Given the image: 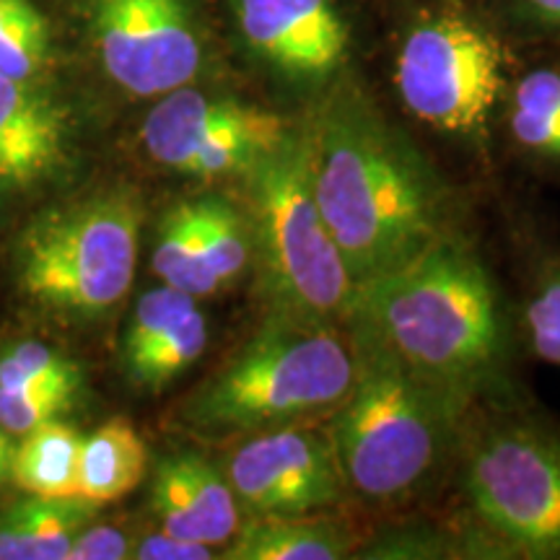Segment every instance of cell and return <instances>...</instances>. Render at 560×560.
<instances>
[{
  "label": "cell",
  "mask_w": 560,
  "mask_h": 560,
  "mask_svg": "<svg viewBox=\"0 0 560 560\" xmlns=\"http://www.w3.org/2000/svg\"><path fill=\"white\" fill-rule=\"evenodd\" d=\"M306 130L314 198L353 285L452 231L441 174L363 91H335Z\"/></svg>",
  "instance_id": "1"
},
{
  "label": "cell",
  "mask_w": 560,
  "mask_h": 560,
  "mask_svg": "<svg viewBox=\"0 0 560 560\" xmlns=\"http://www.w3.org/2000/svg\"><path fill=\"white\" fill-rule=\"evenodd\" d=\"M342 322L348 338L382 348L470 400L503 380L514 350L499 283L454 231L355 285Z\"/></svg>",
  "instance_id": "2"
},
{
  "label": "cell",
  "mask_w": 560,
  "mask_h": 560,
  "mask_svg": "<svg viewBox=\"0 0 560 560\" xmlns=\"http://www.w3.org/2000/svg\"><path fill=\"white\" fill-rule=\"evenodd\" d=\"M350 346L355 376L327 431L346 488L376 506L418 499L457 454L470 397L366 340Z\"/></svg>",
  "instance_id": "3"
},
{
  "label": "cell",
  "mask_w": 560,
  "mask_h": 560,
  "mask_svg": "<svg viewBox=\"0 0 560 560\" xmlns=\"http://www.w3.org/2000/svg\"><path fill=\"white\" fill-rule=\"evenodd\" d=\"M242 179L252 257L270 314L314 325L342 322L355 285L314 198L306 125L285 130Z\"/></svg>",
  "instance_id": "4"
},
{
  "label": "cell",
  "mask_w": 560,
  "mask_h": 560,
  "mask_svg": "<svg viewBox=\"0 0 560 560\" xmlns=\"http://www.w3.org/2000/svg\"><path fill=\"white\" fill-rule=\"evenodd\" d=\"M355 376L348 335L268 314L247 346L206 384L190 405L195 425L257 433L332 412Z\"/></svg>",
  "instance_id": "5"
},
{
  "label": "cell",
  "mask_w": 560,
  "mask_h": 560,
  "mask_svg": "<svg viewBox=\"0 0 560 560\" xmlns=\"http://www.w3.org/2000/svg\"><path fill=\"white\" fill-rule=\"evenodd\" d=\"M465 495L506 556L560 560V425L511 410L470 439Z\"/></svg>",
  "instance_id": "6"
},
{
  "label": "cell",
  "mask_w": 560,
  "mask_h": 560,
  "mask_svg": "<svg viewBox=\"0 0 560 560\" xmlns=\"http://www.w3.org/2000/svg\"><path fill=\"white\" fill-rule=\"evenodd\" d=\"M143 210L130 190L45 215L21 242V289L42 306L102 314L130 291Z\"/></svg>",
  "instance_id": "7"
},
{
  "label": "cell",
  "mask_w": 560,
  "mask_h": 560,
  "mask_svg": "<svg viewBox=\"0 0 560 560\" xmlns=\"http://www.w3.org/2000/svg\"><path fill=\"white\" fill-rule=\"evenodd\" d=\"M405 109L454 138H486L506 86L501 42L459 13L420 19L395 60Z\"/></svg>",
  "instance_id": "8"
},
{
  "label": "cell",
  "mask_w": 560,
  "mask_h": 560,
  "mask_svg": "<svg viewBox=\"0 0 560 560\" xmlns=\"http://www.w3.org/2000/svg\"><path fill=\"white\" fill-rule=\"evenodd\" d=\"M291 125L276 112L195 89H174L149 112L140 138L156 164L187 177L242 174L268 153Z\"/></svg>",
  "instance_id": "9"
},
{
  "label": "cell",
  "mask_w": 560,
  "mask_h": 560,
  "mask_svg": "<svg viewBox=\"0 0 560 560\" xmlns=\"http://www.w3.org/2000/svg\"><path fill=\"white\" fill-rule=\"evenodd\" d=\"M104 70L132 96H164L198 75L202 45L187 0H94Z\"/></svg>",
  "instance_id": "10"
},
{
  "label": "cell",
  "mask_w": 560,
  "mask_h": 560,
  "mask_svg": "<svg viewBox=\"0 0 560 560\" xmlns=\"http://www.w3.org/2000/svg\"><path fill=\"white\" fill-rule=\"evenodd\" d=\"M226 480L249 516L319 514L348 493L327 431L296 423L252 433L231 454Z\"/></svg>",
  "instance_id": "11"
},
{
  "label": "cell",
  "mask_w": 560,
  "mask_h": 560,
  "mask_svg": "<svg viewBox=\"0 0 560 560\" xmlns=\"http://www.w3.org/2000/svg\"><path fill=\"white\" fill-rule=\"evenodd\" d=\"M247 50L291 86L319 89L348 60L350 30L338 0H234Z\"/></svg>",
  "instance_id": "12"
},
{
  "label": "cell",
  "mask_w": 560,
  "mask_h": 560,
  "mask_svg": "<svg viewBox=\"0 0 560 560\" xmlns=\"http://www.w3.org/2000/svg\"><path fill=\"white\" fill-rule=\"evenodd\" d=\"M151 506L161 532L208 548L234 540L242 527L240 501L226 475L195 452H179L159 462Z\"/></svg>",
  "instance_id": "13"
},
{
  "label": "cell",
  "mask_w": 560,
  "mask_h": 560,
  "mask_svg": "<svg viewBox=\"0 0 560 560\" xmlns=\"http://www.w3.org/2000/svg\"><path fill=\"white\" fill-rule=\"evenodd\" d=\"M68 122L32 81L0 75V187L26 190L66 164Z\"/></svg>",
  "instance_id": "14"
},
{
  "label": "cell",
  "mask_w": 560,
  "mask_h": 560,
  "mask_svg": "<svg viewBox=\"0 0 560 560\" xmlns=\"http://www.w3.org/2000/svg\"><path fill=\"white\" fill-rule=\"evenodd\" d=\"M353 550L342 520L322 514L252 516L223 558L234 560H340Z\"/></svg>",
  "instance_id": "15"
},
{
  "label": "cell",
  "mask_w": 560,
  "mask_h": 560,
  "mask_svg": "<svg viewBox=\"0 0 560 560\" xmlns=\"http://www.w3.org/2000/svg\"><path fill=\"white\" fill-rule=\"evenodd\" d=\"M21 436L24 439L13 446L11 457V478L16 480V486L42 499L79 495L81 433L52 418Z\"/></svg>",
  "instance_id": "16"
},
{
  "label": "cell",
  "mask_w": 560,
  "mask_h": 560,
  "mask_svg": "<svg viewBox=\"0 0 560 560\" xmlns=\"http://www.w3.org/2000/svg\"><path fill=\"white\" fill-rule=\"evenodd\" d=\"M145 467L149 452L138 431L122 418L109 420L83 439L79 495L96 506L122 499L140 486Z\"/></svg>",
  "instance_id": "17"
},
{
  "label": "cell",
  "mask_w": 560,
  "mask_h": 560,
  "mask_svg": "<svg viewBox=\"0 0 560 560\" xmlns=\"http://www.w3.org/2000/svg\"><path fill=\"white\" fill-rule=\"evenodd\" d=\"M509 132L532 161L560 172V66L532 68L514 83Z\"/></svg>",
  "instance_id": "18"
},
{
  "label": "cell",
  "mask_w": 560,
  "mask_h": 560,
  "mask_svg": "<svg viewBox=\"0 0 560 560\" xmlns=\"http://www.w3.org/2000/svg\"><path fill=\"white\" fill-rule=\"evenodd\" d=\"M96 503L83 495H60L30 501L13 506L3 527L19 545L21 560H68L75 535L94 520Z\"/></svg>",
  "instance_id": "19"
},
{
  "label": "cell",
  "mask_w": 560,
  "mask_h": 560,
  "mask_svg": "<svg viewBox=\"0 0 560 560\" xmlns=\"http://www.w3.org/2000/svg\"><path fill=\"white\" fill-rule=\"evenodd\" d=\"M153 272L164 280V285L190 293L195 299L210 296L221 289L202 255L192 200L179 202L161 221L159 242L153 249Z\"/></svg>",
  "instance_id": "20"
},
{
  "label": "cell",
  "mask_w": 560,
  "mask_h": 560,
  "mask_svg": "<svg viewBox=\"0 0 560 560\" xmlns=\"http://www.w3.org/2000/svg\"><path fill=\"white\" fill-rule=\"evenodd\" d=\"M50 32L32 0H0V75L32 81L47 60Z\"/></svg>",
  "instance_id": "21"
},
{
  "label": "cell",
  "mask_w": 560,
  "mask_h": 560,
  "mask_svg": "<svg viewBox=\"0 0 560 560\" xmlns=\"http://www.w3.org/2000/svg\"><path fill=\"white\" fill-rule=\"evenodd\" d=\"M208 346V322L202 317L198 306H192L185 317H179L174 325L161 335V340L149 353L140 359L136 366L128 369L132 382L140 387L161 389L164 384L177 380L182 371H187L200 359Z\"/></svg>",
  "instance_id": "22"
},
{
  "label": "cell",
  "mask_w": 560,
  "mask_h": 560,
  "mask_svg": "<svg viewBox=\"0 0 560 560\" xmlns=\"http://www.w3.org/2000/svg\"><path fill=\"white\" fill-rule=\"evenodd\" d=\"M524 330L532 353L560 369V255L540 257L532 272Z\"/></svg>",
  "instance_id": "23"
},
{
  "label": "cell",
  "mask_w": 560,
  "mask_h": 560,
  "mask_svg": "<svg viewBox=\"0 0 560 560\" xmlns=\"http://www.w3.org/2000/svg\"><path fill=\"white\" fill-rule=\"evenodd\" d=\"M81 374L73 361L62 359L42 342H19L0 359V387L9 389H52L75 395Z\"/></svg>",
  "instance_id": "24"
},
{
  "label": "cell",
  "mask_w": 560,
  "mask_h": 560,
  "mask_svg": "<svg viewBox=\"0 0 560 560\" xmlns=\"http://www.w3.org/2000/svg\"><path fill=\"white\" fill-rule=\"evenodd\" d=\"M192 306H198L195 304V296L172 289V285H161V289L143 293L136 312H132L130 327L122 340L125 369L136 366V363L161 340V335L170 330L179 317H185Z\"/></svg>",
  "instance_id": "25"
},
{
  "label": "cell",
  "mask_w": 560,
  "mask_h": 560,
  "mask_svg": "<svg viewBox=\"0 0 560 560\" xmlns=\"http://www.w3.org/2000/svg\"><path fill=\"white\" fill-rule=\"evenodd\" d=\"M70 402H73V395H66V392L0 387V429L26 433L68 410Z\"/></svg>",
  "instance_id": "26"
},
{
  "label": "cell",
  "mask_w": 560,
  "mask_h": 560,
  "mask_svg": "<svg viewBox=\"0 0 560 560\" xmlns=\"http://www.w3.org/2000/svg\"><path fill=\"white\" fill-rule=\"evenodd\" d=\"M130 556V542L117 527L102 524L75 535L68 560H120Z\"/></svg>",
  "instance_id": "27"
},
{
  "label": "cell",
  "mask_w": 560,
  "mask_h": 560,
  "mask_svg": "<svg viewBox=\"0 0 560 560\" xmlns=\"http://www.w3.org/2000/svg\"><path fill=\"white\" fill-rule=\"evenodd\" d=\"M210 556H213V548H208V545L182 540V537L166 535V532L145 537L132 552V558L140 560H206Z\"/></svg>",
  "instance_id": "28"
},
{
  "label": "cell",
  "mask_w": 560,
  "mask_h": 560,
  "mask_svg": "<svg viewBox=\"0 0 560 560\" xmlns=\"http://www.w3.org/2000/svg\"><path fill=\"white\" fill-rule=\"evenodd\" d=\"M516 5L537 32L560 39V0H516Z\"/></svg>",
  "instance_id": "29"
},
{
  "label": "cell",
  "mask_w": 560,
  "mask_h": 560,
  "mask_svg": "<svg viewBox=\"0 0 560 560\" xmlns=\"http://www.w3.org/2000/svg\"><path fill=\"white\" fill-rule=\"evenodd\" d=\"M13 457V444H11V433L5 429H0V459H9Z\"/></svg>",
  "instance_id": "30"
},
{
  "label": "cell",
  "mask_w": 560,
  "mask_h": 560,
  "mask_svg": "<svg viewBox=\"0 0 560 560\" xmlns=\"http://www.w3.org/2000/svg\"><path fill=\"white\" fill-rule=\"evenodd\" d=\"M11 475V462L9 459H0V480H5Z\"/></svg>",
  "instance_id": "31"
}]
</instances>
